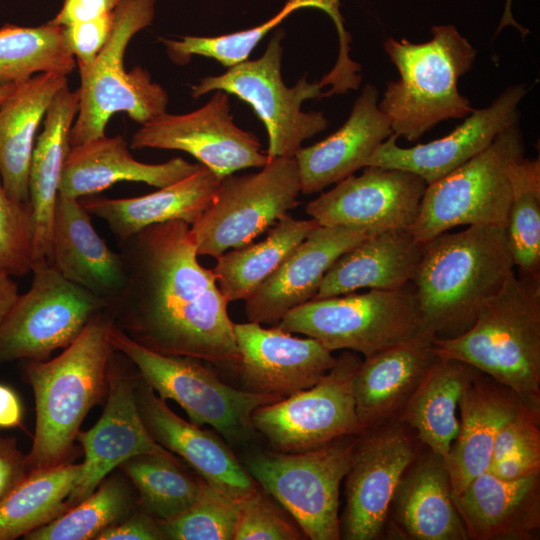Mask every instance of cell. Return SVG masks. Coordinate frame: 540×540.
I'll return each mask as SVG.
<instances>
[{"instance_id":"obj_27","label":"cell","mask_w":540,"mask_h":540,"mask_svg":"<svg viewBox=\"0 0 540 540\" xmlns=\"http://www.w3.org/2000/svg\"><path fill=\"white\" fill-rule=\"evenodd\" d=\"M452 496L468 539L539 538L540 473L508 481L486 470Z\"/></svg>"},{"instance_id":"obj_54","label":"cell","mask_w":540,"mask_h":540,"mask_svg":"<svg viewBox=\"0 0 540 540\" xmlns=\"http://www.w3.org/2000/svg\"><path fill=\"white\" fill-rule=\"evenodd\" d=\"M16 84H8L0 87V104L7 98V96L14 90Z\"/></svg>"},{"instance_id":"obj_12","label":"cell","mask_w":540,"mask_h":540,"mask_svg":"<svg viewBox=\"0 0 540 540\" xmlns=\"http://www.w3.org/2000/svg\"><path fill=\"white\" fill-rule=\"evenodd\" d=\"M261 168L257 173L221 179L212 204L190 226L198 256L217 258L252 243L299 204L295 157L271 158Z\"/></svg>"},{"instance_id":"obj_43","label":"cell","mask_w":540,"mask_h":540,"mask_svg":"<svg viewBox=\"0 0 540 540\" xmlns=\"http://www.w3.org/2000/svg\"><path fill=\"white\" fill-rule=\"evenodd\" d=\"M33 245L31 204L12 199L0 178V273L20 277L31 272Z\"/></svg>"},{"instance_id":"obj_49","label":"cell","mask_w":540,"mask_h":540,"mask_svg":"<svg viewBox=\"0 0 540 540\" xmlns=\"http://www.w3.org/2000/svg\"><path fill=\"white\" fill-rule=\"evenodd\" d=\"M29 472L26 456L11 437L0 436V502Z\"/></svg>"},{"instance_id":"obj_1","label":"cell","mask_w":540,"mask_h":540,"mask_svg":"<svg viewBox=\"0 0 540 540\" xmlns=\"http://www.w3.org/2000/svg\"><path fill=\"white\" fill-rule=\"evenodd\" d=\"M126 288L107 307L113 323L155 352L238 370L228 301L201 266L190 225L170 220L120 242Z\"/></svg>"},{"instance_id":"obj_9","label":"cell","mask_w":540,"mask_h":540,"mask_svg":"<svg viewBox=\"0 0 540 540\" xmlns=\"http://www.w3.org/2000/svg\"><path fill=\"white\" fill-rule=\"evenodd\" d=\"M107 338L114 351L138 368L141 379L164 400L177 402L192 423L208 424L229 442L247 439L253 429L252 413L282 397L235 389L220 381L199 359L165 355L139 344L113 321Z\"/></svg>"},{"instance_id":"obj_28","label":"cell","mask_w":540,"mask_h":540,"mask_svg":"<svg viewBox=\"0 0 540 540\" xmlns=\"http://www.w3.org/2000/svg\"><path fill=\"white\" fill-rule=\"evenodd\" d=\"M523 405L513 390L480 371L467 385L458 403L459 432L444 458L452 495L488 469L498 431Z\"/></svg>"},{"instance_id":"obj_24","label":"cell","mask_w":540,"mask_h":540,"mask_svg":"<svg viewBox=\"0 0 540 540\" xmlns=\"http://www.w3.org/2000/svg\"><path fill=\"white\" fill-rule=\"evenodd\" d=\"M379 91L366 84L346 122L334 133L294 155L303 194L317 193L366 167L375 150L392 134L379 109Z\"/></svg>"},{"instance_id":"obj_22","label":"cell","mask_w":540,"mask_h":540,"mask_svg":"<svg viewBox=\"0 0 540 540\" xmlns=\"http://www.w3.org/2000/svg\"><path fill=\"white\" fill-rule=\"evenodd\" d=\"M347 227L317 226L283 263L245 300L250 322H279L289 311L315 296L330 267L368 235Z\"/></svg>"},{"instance_id":"obj_23","label":"cell","mask_w":540,"mask_h":540,"mask_svg":"<svg viewBox=\"0 0 540 540\" xmlns=\"http://www.w3.org/2000/svg\"><path fill=\"white\" fill-rule=\"evenodd\" d=\"M142 420L153 439L183 458L209 485L240 500L257 488L231 449L216 435L175 414L142 379L135 383Z\"/></svg>"},{"instance_id":"obj_13","label":"cell","mask_w":540,"mask_h":540,"mask_svg":"<svg viewBox=\"0 0 540 540\" xmlns=\"http://www.w3.org/2000/svg\"><path fill=\"white\" fill-rule=\"evenodd\" d=\"M31 272L30 289L18 295L0 324V364L47 360L107 308L103 299L65 279L46 259L34 261Z\"/></svg>"},{"instance_id":"obj_47","label":"cell","mask_w":540,"mask_h":540,"mask_svg":"<svg viewBox=\"0 0 540 540\" xmlns=\"http://www.w3.org/2000/svg\"><path fill=\"white\" fill-rule=\"evenodd\" d=\"M501 480H518L540 473V443L521 447L500 460L491 463L487 469Z\"/></svg>"},{"instance_id":"obj_6","label":"cell","mask_w":540,"mask_h":540,"mask_svg":"<svg viewBox=\"0 0 540 540\" xmlns=\"http://www.w3.org/2000/svg\"><path fill=\"white\" fill-rule=\"evenodd\" d=\"M155 2L120 0L106 45L93 63L77 66L79 106L70 132L71 147L104 136L115 113L124 112L143 125L167 112L166 90L153 82L150 73L141 66L127 71L124 65L129 42L153 22Z\"/></svg>"},{"instance_id":"obj_15","label":"cell","mask_w":540,"mask_h":540,"mask_svg":"<svg viewBox=\"0 0 540 540\" xmlns=\"http://www.w3.org/2000/svg\"><path fill=\"white\" fill-rule=\"evenodd\" d=\"M414 430L395 418L357 436L345 475L340 538H384L391 499L408 465L423 449Z\"/></svg>"},{"instance_id":"obj_39","label":"cell","mask_w":540,"mask_h":540,"mask_svg":"<svg viewBox=\"0 0 540 540\" xmlns=\"http://www.w3.org/2000/svg\"><path fill=\"white\" fill-rule=\"evenodd\" d=\"M512 200L506 225L519 277L540 282V160L522 157L511 172Z\"/></svg>"},{"instance_id":"obj_45","label":"cell","mask_w":540,"mask_h":540,"mask_svg":"<svg viewBox=\"0 0 540 540\" xmlns=\"http://www.w3.org/2000/svg\"><path fill=\"white\" fill-rule=\"evenodd\" d=\"M113 26L114 11L94 20L62 27L64 43L75 58L76 66H87L95 61L110 38Z\"/></svg>"},{"instance_id":"obj_21","label":"cell","mask_w":540,"mask_h":540,"mask_svg":"<svg viewBox=\"0 0 540 540\" xmlns=\"http://www.w3.org/2000/svg\"><path fill=\"white\" fill-rule=\"evenodd\" d=\"M384 536L406 540H468L453 501L444 457L424 446L408 465L391 499Z\"/></svg>"},{"instance_id":"obj_4","label":"cell","mask_w":540,"mask_h":540,"mask_svg":"<svg viewBox=\"0 0 540 540\" xmlns=\"http://www.w3.org/2000/svg\"><path fill=\"white\" fill-rule=\"evenodd\" d=\"M433 345L439 356L473 366L540 408V282L513 272L469 329L433 337Z\"/></svg>"},{"instance_id":"obj_50","label":"cell","mask_w":540,"mask_h":540,"mask_svg":"<svg viewBox=\"0 0 540 540\" xmlns=\"http://www.w3.org/2000/svg\"><path fill=\"white\" fill-rule=\"evenodd\" d=\"M120 0H64L56 16L49 23L64 27L108 15Z\"/></svg>"},{"instance_id":"obj_30","label":"cell","mask_w":540,"mask_h":540,"mask_svg":"<svg viewBox=\"0 0 540 540\" xmlns=\"http://www.w3.org/2000/svg\"><path fill=\"white\" fill-rule=\"evenodd\" d=\"M437 356L433 336L423 335L361 361L353 395L363 430L398 418Z\"/></svg>"},{"instance_id":"obj_14","label":"cell","mask_w":540,"mask_h":540,"mask_svg":"<svg viewBox=\"0 0 540 540\" xmlns=\"http://www.w3.org/2000/svg\"><path fill=\"white\" fill-rule=\"evenodd\" d=\"M346 350L315 385L260 406L251 416L275 451L296 453L322 447L364 430L357 417L353 380L361 363Z\"/></svg>"},{"instance_id":"obj_10","label":"cell","mask_w":540,"mask_h":540,"mask_svg":"<svg viewBox=\"0 0 540 540\" xmlns=\"http://www.w3.org/2000/svg\"><path fill=\"white\" fill-rule=\"evenodd\" d=\"M284 34L283 29L276 30L258 59H247L223 74L204 77L191 86L193 98L221 90L248 103L267 130L269 159L294 157L305 140L329 125L322 112L302 111L305 101L321 97L318 82L310 83L303 76L295 86L287 87L282 80Z\"/></svg>"},{"instance_id":"obj_18","label":"cell","mask_w":540,"mask_h":540,"mask_svg":"<svg viewBox=\"0 0 540 540\" xmlns=\"http://www.w3.org/2000/svg\"><path fill=\"white\" fill-rule=\"evenodd\" d=\"M524 84L507 87L493 102L474 109L444 137L404 148L391 134L373 153L367 166L394 168L420 176L427 185L446 176L483 150L505 129L519 123V104L527 94Z\"/></svg>"},{"instance_id":"obj_41","label":"cell","mask_w":540,"mask_h":540,"mask_svg":"<svg viewBox=\"0 0 540 540\" xmlns=\"http://www.w3.org/2000/svg\"><path fill=\"white\" fill-rule=\"evenodd\" d=\"M131 508L128 490L117 480H107L78 504L49 523L27 533L26 540H89L118 523Z\"/></svg>"},{"instance_id":"obj_46","label":"cell","mask_w":540,"mask_h":540,"mask_svg":"<svg viewBox=\"0 0 540 540\" xmlns=\"http://www.w3.org/2000/svg\"><path fill=\"white\" fill-rule=\"evenodd\" d=\"M533 443H540V408L525 404L498 431L490 464Z\"/></svg>"},{"instance_id":"obj_35","label":"cell","mask_w":540,"mask_h":540,"mask_svg":"<svg viewBox=\"0 0 540 540\" xmlns=\"http://www.w3.org/2000/svg\"><path fill=\"white\" fill-rule=\"evenodd\" d=\"M478 372L463 361L438 355L399 416L425 447L444 458L459 432V399Z\"/></svg>"},{"instance_id":"obj_7","label":"cell","mask_w":540,"mask_h":540,"mask_svg":"<svg viewBox=\"0 0 540 540\" xmlns=\"http://www.w3.org/2000/svg\"><path fill=\"white\" fill-rule=\"evenodd\" d=\"M277 327L314 338L331 352L344 349L365 358L431 336L424 329L412 282L398 290L312 299L289 311Z\"/></svg>"},{"instance_id":"obj_2","label":"cell","mask_w":540,"mask_h":540,"mask_svg":"<svg viewBox=\"0 0 540 540\" xmlns=\"http://www.w3.org/2000/svg\"><path fill=\"white\" fill-rule=\"evenodd\" d=\"M513 272L506 226L470 225L426 242L412 280L425 331L438 338L465 332Z\"/></svg>"},{"instance_id":"obj_36","label":"cell","mask_w":540,"mask_h":540,"mask_svg":"<svg viewBox=\"0 0 540 540\" xmlns=\"http://www.w3.org/2000/svg\"><path fill=\"white\" fill-rule=\"evenodd\" d=\"M319 223L284 215L258 243H249L218 256L212 269L228 302L246 300L283 263Z\"/></svg>"},{"instance_id":"obj_8","label":"cell","mask_w":540,"mask_h":540,"mask_svg":"<svg viewBox=\"0 0 540 540\" xmlns=\"http://www.w3.org/2000/svg\"><path fill=\"white\" fill-rule=\"evenodd\" d=\"M519 123L502 131L482 152L427 185L410 228L422 244L461 225L506 226L512 200L510 172L524 157Z\"/></svg>"},{"instance_id":"obj_26","label":"cell","mask_w":540,"mask_h":540,"mask_svg":"<svg viewBox=\"0 0 540 540\" xmlns=\"http://www.w3.org/2000/svg\"><path fill=\"white\" fill-rule=\"evenodd\" d=\"M52 266L68 281L107 303H114L127 284L120 253L111 250L97 234L90 213L79 200L58 195L54 209Z\"/></svg>"},{"instance_id":"obj_53","label":"cell","mask_w":540,"mask_h":540,"mask_svg":"<svg viewBox=\"0 0 540 540\" xmlns=\"http://www.w3.org/2000/svg\"><path fill=\"white\" fill-rule=\"evenodd\" d=\"M511 2H512V0H507V2H506L505 11H504L503 17L501 19V23L499 25L497 33L502 29V27H504L506 25H513V26L517 27L520 30V32L522 33V35L524 36L526 33H528V30L523 29V27H521L520 25H518L514 21V19L512 17V13H511Z\"/></svg>"},{"instance_id":"obj_5","label":"cell","mask_w":540,"mask_h":540,"mask_svg":"<svg viewBox=\"0 0 540 540\" xmlns=\"http://www.w3.org/2000/svg\"><path fill=\"white\" fill-rule=\"evenodd\" d=\"M431 33L422 43L389 37L383 44L400 76L387 84L378 106L392 133L409 141L474 110L458 81L471 70L477 50L453 25L433 26Z\"/></svg>"},{"instance_id":"obj_42","label":"cell","mask_w":540,"mask_h":540,"mask_svg":"<svg viewBox=\"0 0 540 540\" xmlns=\"http://www.w3.org/2000/svg\"><path fill=\"white\" fill-rule=\"evenodd\" d=\"M239 517V502L202 479L201 492L185 512L158 521L165 539L172 540H232Z\"/></svg>"},{"instance_id":"obj_29","label":"cell","mask_w":540,"mask_h":540,"mask_svg":"<svg viewBox=\"0 0 540 540\" xmlns=\"http://www.w3.org/2000/svg\"><path fill=\"white\" fill-rule=\"evenodd\" d=\"M183 158L160 164L137 161L122 136L106 135L72 146L63 166L58 195L81 199L118 182H142L163 188L202 168Z\"/></svg>"},{"instance_id":"obj_40","label":"cell","mask_w":540,"mask_h":540,"mask_svg":"<svg viewBox=\"0 0 540 540\" xmlns=\"http://www.w3.org/2000/svg\"><path fill=\"white\" fill-rule=\"evenodd\" d=\"M120 466L135 485L142 508L158 521L185 512L201 492L202 480L189 476L178 460L141 455Z\"/></svg>"},{"instance_id":"obj_51","label":"cell","mask_w":540,"mask_h":540,"mask_svg":"<svg viewBox=\"0 0 540 540\" xmlns=\"http://www.w3.org/2000/svg\"><path fill=\"white\" fill-rule=\"evenodd\" d=\"M23 410L16 393L0 384V427L12 428L22 424Z\"/></svg>"},{"instance_id":"obj_32","label":"cell","mask_w":540,"mask_h":540,"mask_svg":"<svg viewBox=\"0 0 540 540\" xmlns=\"http://www.w3.org/2000/svg\"><path fill=\"white\" fill-rule=\"evenodd\" d=\"M220 182L203 165L194 174L144 196L88 197L79 201L90 215L104 220L121 242L150 225L170 220H182L191 226L212 204Z\"/></svg>"},{"instance_id":"obj_33","label":"cell","mask_w":540,"mask_h":540,"mask_svg":"<svg viewBox=\"0 0 540 540\" xmlns=\"http://www.w3.org/2000/svg\"><path fill=\"white\" fill-rule=\"evenodd\" d=\"M78 106V89L71 90L68 84L61 88L47 109L44 128L35 141L29 169V202L34 220L33 262L50 261L54 209Z\"/></svg>"},{"instance_id":"obj_19","label":"cell","mask_w":540,"mask_h":540,"mask_svg":"<svg viewBox=\"0 0 540 540\" xmlns=\"http://www.w3.org/2000/svg\"><path fill=\"white\" fill-rule=\"evenodd\" d=\"M110 368L103 414L92 428L78 432L76 437L85 458L80 477L67 499L68 509L92 494L115 467L133 457L157 455L178 460L148 432L138 409L134 381Z\"/></svg>"},{"instance_id":"obj_20","label":"cell","mask_w":540,"mask_h":540,"mask_svg":"<svg viewBox=\"0 0 540 540\" xmlns=\"http://www.w3.org/2000/svg\"><path fill=\"white\" fill-rule=\"evenodd\" d=\"M241 360L238 372L248 391L282 398L315 385L336 358L316 339L298 338L278 327L234 324Z\"/></svg>"},{"instance_id":"obj_52","label":"cell","mask_w":540,"mask_h":540,"mask_svg":"<svg viewBox=\"0 0 540 540\" xmlns=\"http://www.w3.org/2000/svg\"><path fill=\"white\" fill-rule=\"evenodd\" d=\"M18 295L17 283L11 276L0 273V324Z\"/></svg>"},{"instance_id":"obj_31","label":"cell","mask_w":540,"mask_h":540,"mask_svg":"<svg viewBox=\"0 0 540 540\" xmlns=\"http://www.w3.org/2000/svg\"><path fill=\"white\" fill-rule=\"evenodd\" d=\"M423 247L410 229L370 234L334 262L313 299L345 295L362 288L401 289L412 282Z\"/></svg>"},{"instance_id":"obj_16","label":"cell","mask_w":540,"mask_h":540,"mask_svg":"<svg viewBox=\"0 0 540 540\" xmlns=\"http://www.w3.org/2000/svg\"><path fill=\"white\" fill-rule=\"evenodd\" d=\"M199 109L186 114L164 113L141 125L131 139L133 149L184 151L220 179L269 160L258 137L239 128L229 94L216 90Z\"/></svg>"},{"instance_id":"obj_11","label":"cell","mask_w":540,"mask_h":540,"mask_svg":"<svg viewBox=\"0 0 540 540\" xmlns=\"http://www.w3.org/2000/svg\"><path fill=\"white\" fill-rule=\"evenodd\" d=\"M358 435L304 452L261 453L248 461L246 470L290 513L307 538L338 540L340 485Z\"/></svg>"},{"instance_id":"obj_3","label":"cell","mask_w":540,"mask_h":540,"mask_svg":"<svg viewBox=\"0 0 540 540\" xmlns=\"http://www.w3.org/2000/svg\"><path fill=\"white\" fill-rule=\"evenodd\" d=\"M107 309L51 360H26L25 374L35 397L36 425L26 462L28 470L65 463L89 410L107 389L113 347Z\"/></svg>"},{"instance_id":"obj_34","label":"cell","mask_w":540,"mask_h":540,"mask_svg":"<svg viewBox=\"0 0 540 540\" xmlns=\"http://www.w3.org/2000/svg\"><path fill=\"white\" fill-rule=\"evenodd\" d=\"M67 76L39 73L17 83L0 104V178L8 195L29 202V169L36 134Z\"/></svg>"},{"instance_id":"obj_38","label":"cell","mask_w":540,"mask_h":540,"mask_svg":"<svg viewBox=\"0 0 540 540\" xmlns=\"http://www.w3.org/2000/svg\"><path fill=\"white\" fill-rule=\"evenodd\" d=\"M76 67L62 27L49 22L35 27L0 28V87L23 82L39 73L71 74Z\"/></svg>"},{"instance_id":"obj_44","label":"cell","mask_w":540,"mask_h":540,"mask_svg":"<svg viewBox=\"0 0 540 540\" xmlns=\"http://www.w3.org/2000/svg\"><path fill=\"white\" fill-rule=\"evenodd\" d=\"M235 540H298L305 535L256 488L238 500Z\"/></svg>"},{"instance_id":"obj_37","label":"cell","mask_w":540,"mask_h":540,"mask_svg":"<svg viewBox=\"0 0 540 540\" xmlns=\"http://www.w3.org/2000/svg\"><path fill=\"white\" fill-rule=\"evenodd\" d=\"M82 464L30 470L0 502V540H13L49 523L68 509Z\"/></svg>"},{"instance_id":"obj_25","label":"cell","mask_w":540,"mask_h":540,"mask_svg":"<svg viewBox=\"0 0 540 540\" xmlns=\"http://www.w3.org/2000/svg\"><path fill=\"white\" fill-rule=\"evenodd\" d=\"M341 0H286L282 9L264 23L250 29L219 36H181L179 39L159 37L170 60L178 65L187 64L194 55L213 58L226 68L249 58L253 49L292 12L301 8H317L330 16L335 24L339 53L334 67L324 75L320 84L331 85L327 94H344L358 89L362 77L360 64L349 57L351 36L344 27L340 13Z\"/></svg>"},{"instance_id":"obj_48","label":"cell","mask_w":540,"mask_h":540,"mask_svg":"<svg viewBox=\"0 0 540 540\" xmlns=\"http://www.w3.org/2000/svg\"><path fill=\"white\" fill-rule=\"evenodd\" d=\"M96 540H159L165 539L157 520L143 509L121 523H115L102 532Z\"/></svg>"},{"instance_id":"obj_17","label":"cell","mask_w":540,"mask_h":540,"mask_svg":"<svg viewBox=\"0 0 540 540\" xmlns=\"http://www.w3.org/2000/svg\"><path fill=\"white\" fill-rule=\"evenodd\" d=\"M364 168L359 176L350 175L307 203L306 213L321 226L354 228L369 233L410 229L427 183L420 176L401 169Z\"/></svg>"}]
</instances>
